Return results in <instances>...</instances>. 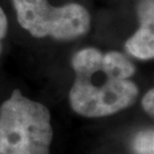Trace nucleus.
I'll use <instances>...</instances> for the list:
<instances>
[{
	"mask_svg": "<svg viewBox=\"0 0 154 154\" xmlns=\"http://www.w3.org/2000/svg\"><path fill=\"white\" fill-rule=\"evenodd\" d=\"M72 67L75 77L69 100L79 116L104 118L136 103L139 89L131 80L136 69L126 55L85 48L73 56Z\"/></svg>",
	"mask_w": 154,
	"mask_h": 154,
	"instance_id": "1",
	"label": "nucleus"
},
{
	"mask_svg": "<svg viewBox=\"0 0 154 154\" xmlns=\"http://www.w3.org/2000/svg\"><path fill=\"white\" fill-rule=\"evenodd\" d=\"M51 116L47 106L15 89L0 106V154H50Z\"/></svg>",
	"mask_w": 154,
	"mask_h": 154,
	"instance_id": "2",
	"label": "nucleus"
},
{
	"mask_svg": "<svg viewBox=\"0 0 154 154\" xmlns=\"http://www.w3.org/2000/svg\"><path fill=\"white\" fill-rule=\"evenodd\" d=\"M17 21L35 38L72 40L90 29V14L79 4L53 7L47 0H13Z\"/></svg>",
	"mask_w": 154,
	"mask_h": 154,
	"instance_id": "3",
	"label": "nucleus"
},
{
	"mask_svg": "<svg viewBox=\"0 0 154 154\" xmlns=\"http://www.w3.org/2000/svg\"><path fill=\"white\" fill-rule=\"evenodd\" d=\"M139 28L127 40L128 54L138 60L154 58V0H144L137 8Z\"/></svg>",
	"mask_w": 154,
	"mask_h": 154,
	"instance_id": "4",
	"label": "nucleus"
},
{
	"mask_svg": "<svg viewBox=\"0 0 154 154\" xmlns=\"http://www.w3.org/2000/svg\"><path fill=\"white\" fill-rule=\"evenodd\" d=\"M132 154H154V129L137 131L130 140Z\"/></svg>",
	"mask_w": 154,
	"mask_h": 154,
	"instance_id": "5",
	"label": "nucleus"
},
{
	"mask_svg": "<svg viewBox=\"0 0 154 154\" xmlns=\"http://www.w3.org/2000/svg\"><path fill=\"white\" fill-rule=\"evenodd\" d=\"M142 107L149 116L154 118V88H151L149 90H147L146 94L143 96Z\"/></svg>",
	"mask_w": 154,
	"mask_h": 154,
	"instance_id": "6",
	"label": "nucleus"
},
{
	"mask_svg": "<svg viewBox=\"0 0 154 154\" xmlns=\"http://www.w3.org/2000/svg\"><path fill=\"white\" fill-rule=\"evenodd\" d=\"M7 26H8L7 17H6L4 9L0 7V53H1V48H2L1 41H2V39L5 38L6 33H7Z\"/></svg>",
	"mask_w": 154,
	"mask_h": 154,
	"instance_id": "7",
	"label": "nucleus"
}]
</instances>
